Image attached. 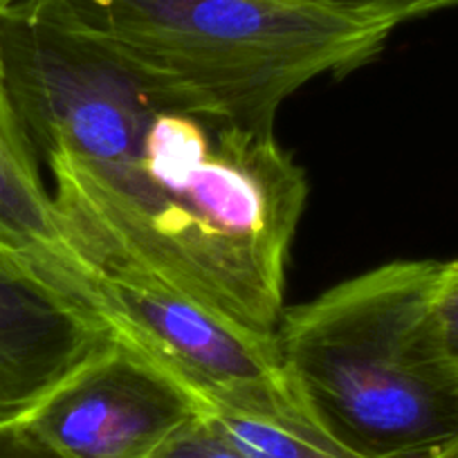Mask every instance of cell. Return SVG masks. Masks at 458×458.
<instances>
[{
  "label": "cell",
  "mask_w": 458,
  "mask_h": 458,
  "mask_svg": "<svg viewBox=\"0 0 458 458\" xmlns=\"http://www.w3.org/2000/svg\"><path fill=\"white\" fill-rule=\"evenodd\" d=\"M50 171L65 239L97 279L142 276L276 337L308 180L275 133L174 106L126 160Z\"/></svg>",
  "instance_id": "1"
},
{
  "label": "cell",
  "mask_w": 458,
  "mask_h": 458,
  "mask_svg": "<svg viewBox=\"0 0 458 458\" xmlns=\"http://www.w3.org/2000/svg\"><path fill=\"white\" fill-rule=\"evenodd\" d=\"M438 272L440 261H391L284 310L276 346L290 386L355 456L436 458L458 438Z\"/></svg>",
  "instance_id": "2"
},
{
  "label": "cell",
  "mask_w": 458,
  "mask_h": 458,
  "mask_svg": "<svg viewBox=\"0 0 458 458\" xmlns=\"http://www.w3.org/2000/svg\"><path fill=\"white\" fill-rule=\"evenodd\" d=\"M65 3L207 113L257 133H275L290 95L324 74L362 68L394 32L315 0Z\"/></svg>",
  "instance_id": "3"
},
{
  "label": "cell",
  "mask_w": 458,
  "mask_h": 458,
  "mask_svg": "<svg viewBox=\"0 0 458 458\" xmlns=\"http://www.w3.org/2000/svg\"><path fill=\"white\" fill-rule=\"evenodd\" d=\"M0 56L21 124L47 166L122 162L157 113L200 108L65 0H19L0 10Z\"/></svg>",
  "instance_id": "4"
},
{
  "label": "cell",
  "mask_w": 458,
  "mask_h": 458,
  "mask_svg": "<svg viewBox=\"0 0 458 458\" xmlns=\"http://www.w3.org/2000/svg\"><path fill=\"white\" fill-rule=\"evenodd\" d=\"M113 333L191 394L198 409H261L293 398L276 337H261L142 276H101Z\"/></svg>",
  "instance_id": "5"
},
{
  "label": "cell",
  "mask_w": 458,
  "mask_h": 458,
  "mask_svg": "<svg viewBox=\"0 0 458 458\" xmlns=\"http://www.w3.org/2000/svg\"><path fill=\"white\" fill-rule=\"evenodd\" d=\"M196 416L191 394L114 335L28 422L65 458H151Z\"/></svg>",
  "instance_id": "6"
},
{
  "label": "cell",
  "mask_w": 458,
  "mask_h": 458,
  "mask_svg": "<svg viewBox=\"0 0 458 458\" xmlns=\"http://www.w3.org/2000/svg\"><path fill=\"white\" fill-rule=\"evenodd\" d=\"M113 337L108 326L0 263V427L28 420Z\"/></svg>",
  "instance_id": "7"
},
{
  "label": "cell",
  "mask_w": 458,
  "mask_h": 458,
  "mask_svg": "<svg viewBox=\"0 0 458 458\" xmlns=\"http://www.w3.org/2000/svg\"><path fill=\"white\" fill-rule=\"evenodd\" d=\"M0 263L52 290L108 326L99 279L77 257L56 216L55 198L19 120L0 56ZM110 328V326H108ZM113 330V328H110Z\"/></svg>",
  "instance_id": "8"
},
{
  "label": "cell",
  "mask_w": 458,
  "mask_h": 458,
  "mask_svg": "<svg viewBox=\"0 0 458 458\" xmlns=\"http://www.w3.org/2000/svg\"><path fill=\"white\" fill-rule=\"evenodd\" d=\"M202 418L248 458H360L326 434L297 395L261 409H211Z\"/></svg>",
  "instance_id": "9"
},
{
  "label": "cell",
  "mask_w": 458,
  "mask_h": 458,
  "mask_svg": "<svg viewBox=\"0 0 458 458\" xmlns=\"http://www.w3.org/2000/svg\"><path fill=\"white\" fill-rule=\"evenodd\" d=\"M315 3L346 12L351 16H358V19L385 23L394 30L407 21L449 10V7H458V0H315Z\"/></svg>",
  "instance_id": "10"
},
{
  "label": "cell",
  "mask_w": 458,
  "mask_h": 458,
  "mask_svg": "<svg viewBox=\"0 0 458 458\" xmlns=\"http://www.w3.org/2000/svg\"><path fill=\"white\" fill-rule=\"evenodd\" d=\"M151 458H248L229 445L202 416L175 431Z\"/></svg>",
  "instance_id": "11"
},
{
  "label": "cell",
  "mask_w": 458,
  "mask_h": 458,
  "mask_svg": "<svg viewBox=\"0 0 458 458\" xmlns=\"http://www.w3.org/2000/svg\"><path fill=\"white\" fill-rule=\"evenodd\" d=\"M436 312L443 330L445 346L458 371V259L440 261L438 284H436Z\"/></svg>",
  "instance_id": "12"
},
{
  "label": "cell",
  "mask_w": 458,
  "mask_h": 458,
  "mask_svg": "<svg viewBox=\"0 0 458 458\" xmlns=\"http://www.w3.org/2000/svg\"><path fill=\"white\" fill-rule=\"evenodd\" d=\"M0 458H65L28 420L0 427Z\"/></svg>",
  "instance_id": "13"
},
{
  "label": "cell",
  "mask_w": 458,
  "mask_h": 458,
  "mask_svg": "<svg viewBox=\"0 0 458 458\" xmlns=\"http://www.w3.org/2000/svg\"><path fill=\"white\" fill-rule=\"evenodd\" d=\"M436 458H458V438L454 440V443L449 445V447H445L443 452H440Z\"/></svg>",
  "instance_id": "14"
},
{
  "label": "cell",
  "mask_w": 458,
  "mask_h": 458,
  "mask_svg": "<svg viewBox=\"0 0 458 458\" xmlns=\"http://www.w3.org/2000/svg\"><path fill=\"white\" fill-rule=\"evenodd\" d=\"M14 3H19V0H0V10H5V7L14 5Z\"/></svg>",
  "instance_id": "15"
}]
</instances>
